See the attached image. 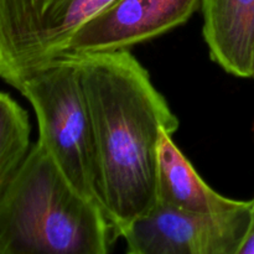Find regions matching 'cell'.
<instances>
[{
	"label": "cell",
	"mask_w": 254,
	"mask_h": 254,
	"mask_svg": "<svg viewBox=\"0 0 254 254\" xmlns=\"http://www.w3.org/2000/svg\"><path fill=\"white\" fill-rule=\"evenodd\" d=\"M91 113L104 210L122 231L158 198V150L179 119L129 50L77 54Z\"/></svg>",
	"instance_id": "cell-1"
},
{
	"label": "cell",
	"mask_w": 254,
	"mask_h": 254,
	"mask_svg": "<svg viewBox=\"0 0 254 254\" xmlns=\"http://www.w3.org/2000/svg\"><path fill=\"white\" fill-rule=\"evenodd\" d=\"M121 237L37 138L0 190V254H106Z\"/></svg>",
	"instance_id": "cell-2"
},
{
	"label": "cell",
	"mask_w": 254,
	"mask_h": 254,
	"mask_svg": "<svg viewBox=\"0 0 254 254\" xmlns=\"http://www.w3.org/2000/svg\"><path fill=\"white\" fill-rule=\"evenodd\" d=\"M1 78L31 103L39 124V139L69 183L106 212L78 55L49 57L6 72Z\"/></svg>",
	"instance_id": "cell-3"
},
{
	"label": "cell",
	"mask_w": 254,
	"mask_h": 254,
	"mask_svg": "<svg viewBox=\"0 0 254 254\" xmlns=\"http://www.w3.org/2000/svg\"><path fill=\"white\" fill-rule=\"evenodd\" d=\"M253 201L221 215L156 202L122 231L130 254H238L250 228Z\"/></svg>",
	"instance_id": "cell-4"
},
{
	"label": "cell",
	"mask_w": 254,
	"mask_h": 254,
	"mask_svg": "<svg viewBox=\"0 0 254 254\" xmlns=\"http://www.w3.org/2000/svg\"><path fill=\"white\" fill-rule=\"evenodd\" d=\"M114 0H0V76L61 55Z\"/></svg>",
	"instance_id": "cell-5"
},
{
	"label": "cell",
	"mask_w": 254,
	"mask_h": 254,
	"mask_svg": "<svg viewBox=\"0 0 254 254\" xmlns=\"http://www.w3.org/2000/svg\"><path fill=\"white\" fill-rule=\"evenodd\" d=\"M202 0H114L79 27L62 54L129 50L185 24Z\"/></svg>",
	"instance_id": "cell-6"
},
{
	"label": "cell",
	"mask_w": 254,
	"mask_h": 254,
	"mask_svg": "<svg viewBox=\"0 0 254 254\" xmlns=\"http://www.w3.org/2000/svg\"><path fill=\"white\" fill-rule=\"evenodd\" d=\"M203 39L226 72L253 78L254 0H202Z\"/></svg>",
	"instance_id": "cell-7"
},
{
	"label": "cell",
	"mask_w": 254,
	"mask_h": 254,
	"mask_svg": "<svg viewBox=\"0 0 254 254\" xmlns=\"http://www.w3.org/2000/svg\"><path fill=\"white\" fill-rule=\"evenodd\" d=\"M164 131L158 150V198L156 202L180 210L221 215L235 211L246 201L227 198L213 191L196 173L192 164Z\"/></svg>",
	"instance_id": "cell-8"
},
{
	"label": "cell",
	"mask_w": 254,
	"mask_h": 254,
	"mask_svg": "<svg viewBox=\"0 0 254 254\" xmlns=\"http://www.w3.org/2000/svg\"><path fill=\"white\" fill-rule=\"evenodd\" d=\"M27 112L6 92L0 93V190L6 186L29 155Z\"/></svg>",
	"instance_id": "cell-9"
},
{
	"label": "cell",
	"mask_w": 254,
	"mask_h": 254,
	"mask_svg": "<svg viewBox=\"0 0 254 254\" xmlns=\"http://www.w3.org/2000/svg\"><path fill=\"white\" fill-rule=\"evenodd\" d=\"M238 254H254V208L250 228H248L247 235H246L245 240H243L242 245L238 250Z\"/></svg>",
	"instance_id": "cell-10"
},
{
	"label": "cell",
	"mask_w": 254,
	"mask_h": 254,
	"mask_svg": "<svg viewBox=\"0 0 254 254\" xmlns=\"http://www.w3.org/2000/svg\"><path fill=\"white\" fill-rule=\"evenodd\" d=\"M253 78H254V62H253Z\"/></svg>",
	"instance_id": "cell-11"
},
{
	"label": "cell",
	"mask_w": 254,
	"mask_h": 254,
	"mask_svg": "<svg viewBox=\"0 0 254 254\" xmlns=\"http://www.w3.org/2000/svg\"><path fill=\"white\" fill-rule=\"evenodd\" d=\"M252 201H253V208H254V198H253V200H252Z\"/></svg>",
	"instance_id": "cell-12"
}]
</instances>
